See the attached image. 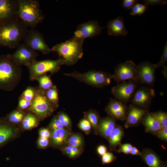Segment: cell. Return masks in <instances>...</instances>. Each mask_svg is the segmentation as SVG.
Masks as SVG:
<instances>
[{
  "instance_id": "cell-44",
  "label": "cell",
  "mask_w": 167,
  "mask_h": 167,
  "mask_svg": "<svg viewBox=\"0 0 167 167\" xmlns=\"http://www.w3.org/2000/svg\"><path fill=\"white\" fill-rule=\"evenodd\" d=\"M38 144L41 148H45L49 144L48 139L40 137L38 140Z\"/></svg>"
},
{
  "instance_id": "cell-36",
  "label": "cell",
  "mask_w": 167,
  "mask_h": 167,
  "mask_svg": "<svg viewBox=\"0 0 167 167\" xmlns=\"http://www.w3.org/2000/svg\"><path fill=\"white\" fill-rule=\"evenodd\" d=\"M32 103V101H27L20 96L19 99L18 109L22 111L28 110Z\"/></svg>"
},
{
  "instance_id": "cell-24",
  "label": "cell",
  "mask_w": 167,
  "mask_h": 167,
  "mask_svg": "<svg viewBox=\"0 0 167 167\" xmlns=\"http://www.w3.org/2000/svg\"><path fill=\"white\" fill-rule=\"evenodd\" d=\"M14 134L11 127L0 123V144L12 137Z\"/></svg>"
},
{
  "instance_id": "cell-1",
  "label": "cell",
  "mask_w": 167,
  "mask_h": 167,
  "mask_svg": "<svg viewBox=\"0 0 167 167\" xmlns=\"http://www.w3.org/2000/svg\"><path fill=\"white\" fill-rule=\"evenodd\" d=\"M28 31V27L18 18L0 23V46L10 49L17 47Z\"/></svg>"
},
{
  "instance_id": "cell-50",
  "label": "cell",
  "mask_w": 167,
  "mask_h": 167,
  "mask_svg": "<svg viewBox=\"0 0 167 167\" xmlns=\"http://www.w3.org/2000/svg\"><path fill=\"white\" fill-rule=\"evenodd\" d=\"M163 69L162 70V73L165 78L167 79V66H165L163 67Z\"/></svg>"
},
{
  "instance_id": "cell-19",
  "label": "cell",
  "mask_w": 167,
  "mask_h": 167,
  "mask_svg": "<svg viewBox=\"0 0 167 167\" xmlns=\"http://www.w3.org/2000/svg\"><path fill=\"white\" fill-rule=\"evenodd\" d=\"M115 119L111 116L101 119L99 122L98 128L101 134L105 138L109 137L115 127Z\"/></svg>"
},
{
  "instance_id": "cell-42",
  "label": "cell",
  "mask_w": 167,
  "mask_h": 167,
  "mask_svg": "<svg viewBox=\"0 0 167 167\" xmlns=\"http://www.w3.org/2000/svg\"><path fill=\"white\" fill-rule=\"evenodd\" d=\"M132 146L129 143L121 145L119 152H122L126 154L130 153Z\"/></svg>"
},
{
  "instance_id": "cell-41",
  "label": "cell",
  "mask_w": 167,
  "mask_h": 167,
  "mask_svg": "<svg viewBox=\"0 0 167 167\" xmlns=\"http://www.w3.org/2000/svg\"><path fill=\"white\" fill-rule=\"evenodd\" d=\"M143 2L145 4L152 6H156L159 4L164 5L167 3V0H144Z\"/></svg>"
},
{
  "instance_id": "cell-3",
  "label": "cell",
  "mask_w": 167,
  "mask_h": 167,
  "mask_svg": "<svg viewBox=\"0 0 167 167\" xmlns=\"http://www.w3.org/2000/svg\"><path fill=\"white\" fill-rule=\"evenodd\" d=\"M18 18L27 27L35 28L45 17L37 0H17Z\"/></svg>"
},
{
  "instance_id": "cell-30",
  "label": "cell",
  "mask_w": 167,
  "mask_h": 167,
  "mask_svg": "<svg viewBox=\"0 0 167 167\" xmlns=\"http://www.w3.org/2000/svg\"><path fill=\"white\" fill-rule=\"evenodd\" d=\"M63 151L69 157L73 158L78 155L81 150L79 148L69 145L64 148Z\"/></svg>"
},
{
  "instance_id": "cell-4",
  "label": "cell",
  "mask_w": 167,
  "mask_h": 167,
  "mask_svg": "<svg viewBox=\"0 0 167 167\" xmlns=\"http://www.w3.org/2000/svg\"><path fill=\"white\" fill-rule=\"evenodd\" d=\"M84 40L73 37L64 42L57 44L51 49L64 60V65L72 66L82 57Z\"/></svg>"
},
{
  "instance_id": "cell-16",
  "label": "cell",
  "mask_w": 167,
  "mask_h": 167,
  "mask_svg": "<svg viewBox=\"0 0 167 167\" xmlns=\"http://www.w3.org/2000/svg\"><path fill=\"white\" fill-rule=\"evenodd\" d=\"M126 104L116 99L111 98L106 108V111L114 119H124L127 114Z\"/></svg>"
},
{
  "instance_id": "cell-23",
  "label": "cell",
  "mask_w": 167,
  "mask_h": 167,
  "mask_svg": "<svg viewBox=\"0 0 167 167\" xmlns=\"http://www.w3.org/2000/svg\"><path fill=\"white\" fill-rule=\"evenodd\" d=\"M123 134V131L120 127H115L109 137L110 145L112 146L118 145L120 143Z\"/></svg>"
},
{
  "instance_id": "cell-38",
  "label": "cell",
  "mask_w": 167,
  "mask_h": 167,
  "mask_svg": "<svg viewBox=\"0 0 167 167\" xmlns=\"http://www.w3.org/2000/svg\"><path fill=\"white\" fill-rule=\"evenodd\" d=\"M167 61V43L164 47L162 55L159 62L156 64L157 68L165 66V64Z\"/></svg>"
},
{
  "instance_id": "cell-43",
  "label": "cell",
  "mask_w": 167,
  "mask_h": 167,
  "mask_svg": "<svg viewBox=\"0 0 167 167\" xmlns=\"http://www.w3.org/2000/svg\"><path fill=\"white\" fill-rule=\"evenodd\" d=\"M157 132V136L159 138L163 140L167 141V127L162 128Z\"/></svg>"
},
{
  "instance_id": "cell-45",
  "label": "cell",
  "mask_w": 167,
  "mask_h": 167,
  "mask_svg": "<svg viewBox=\"0 0 167 167\" xmlns=\"http://www.w3.org/2000/svg\"><path fill=\"white\" fill-rule=\"evenodd\" d=\"M39 135L41 137L48 139L51 136L49 131L46 128L41 129L39 131Z\"/></svg>"
},
{
  "instance_id": "cell-2",
  "label": "cell",
  "mask_w": 167,
  "mask_h": 167,
  "mask_svg": "<svg viewBox=\"0 0 167 167\" xmlns=\"http://www.w3.org/2000/svg\"><path fill=\"white\" fill-rule=\"evenodd\" d=\"M21 66L11 58L10 54L0 55V89L13 90L21 80Z\"/></svg>"
},
{
  "instance_id": "cell-31",
  "label": "cell",
  "mask_w": 167,
  "mask_h": 167,
  "mask_svg": "<svg viewBox=\"0 0 167 167\" xmlns=\"http://www.w3.org/2000/svg\"><path fill=\"white\" fill-rule=\"evenodd\" d=\"M67 141L69 145L78 148L81 147L83 143L82 138L78 134H74L71 136Z\"/></svg>"
},
{
  "instance_id": "cell-20",
  "label": "cell",
  "mask_w": 167,
  "mask_h": 167,
  "mask_svg": "<svg viewBox=\"0 0 167 167\" xmlns=\"http://www.w3.org/2000/svg\"><path fill=\"white\" fill-rule=\"evenodd\" d=\"M142 120L144 125L149 131L158 132L162 128L160 122L153 113L147 112Z\"/></svg>"
},
{
  "instance_id": "cell-25",
  "label": "cell",
  "mask_w": 167,
  "mask_h": 167,
  "mask_svg": "<svg viewBox=\"0 0 167 167\" xmlns=\"http://www.w3.org/2000/svg\"><path fill=\"white\" fill-rule=\"evenodd\" d=\"M39 83V87L44 91L47 90L54 85L53 83L50 75L47 74L43 75L36 79Z\"/></svg>"
},
{
  "instance_id": "cell-11",
  "label": "cell",
  "mask_w": 167,
  "mask_h": 167,
  "mask_svg": "<svg viewBox=\"0 0 167 167\" xmlns=\"http://www.w3.org/2000/svg\"><path fill=\"white\" fill-rule=\"evenodd\" d=\"M136 67L131 60H127L120 63L116 67L112 78L117 83L129 80H133L138 83L136 77Z\"/></svg>"
},
{
  "instance_id": "cell-40",
  "label": "cell",
  "mask_w": 167,
  "mask_h": 167,
  "mask_svg": "<svg viewBox=\"0 0 167 167\" xmlns=\"http://www.w3.org/2000/svg\"><path fill=\"white\" fill-rule=\"evenodd\" d=\"M114 159V156L112 153L106 152L102 156V161L103 164H108L112 162Z\"/></svg>"
},
{
  "instance_id": "cell-21",
  "label": "cell",
  "mask_w": 167,
  "mask_h": 167,
  "mask_svg": "<svg viewBox=\"0 0 167 167\" xmlns=\"http://www.w3.org/2000/svg\"><path fill=\"white\" fill-rule=\"evenodd\" d=\"M69 133L65 129L52 131L51 136L53 143L56 145L63 144L67 140Z\"/></svg>"
},
{
  "instance_id": "cell-17",
  "label": "cell",
  "mask_w": 167,
  "mask_h": 167,
  "mask_svg": "<svg viewBox=\"0 0 167 167\" xmlns=\"http://www.w3.org/2000/svg\"><path fill=\"white\" fill-rule=\"evenodd\" d=\"M106 28L108 34L109 35L124 36L128 33L125 27L124 18L120 16L110 20Z\"/></svg>"
},
{
  "instance_id": "cell-5",
  "label": "cell",
  "mask_w": 167,
  "mask_h": 167,
  "mask_svg": "<svg viewBox=\"0 0 167 167\" xmlns=\"http://www.w3.org/2000/svg\"><path fill=\"white\" fill-rule=\"evenodd\" d=\"M93 87L100 88L109 85L111 83L112 75L102 71L90 70L85 73L74 71L70 73H64Z\"/></svg>"
},
{
  "instance_id": "cell-10",
  "label": "cell",
  "mask_w": 167,
  "mask_h": 167,
  "mask_svg": "<svg viewBox=\"0 0 167 167\" xmlns=\"http://www.w3.org/2000/svg\"><path fill=\"white\" fill-rule=\"evenodd\" d=\"M136 66V77L139 84L153 87L155 79V71L157 68L156 64L146 61L142 62Z\"/></svg>"
},
{
  "instance_id": "cell-32",
  "label": "cell",
  "mask_w": 167,
  "mask_h": 167,
  "mask_svg": "<svg viewBox=\"0 0 167 167\" xmlns=\"http://www.w3.org/2000/svg\"><path fill=\"white\" fill-rule=\"evenodd\" d=\"M35 94V88L28 86L23 92L20 96L27 101H32Z\"/></svg>"
},
{
  "instance_id": "cell-28",
  "label": "cell",
  "mask_w": 167,
  "mask_h": 167,
  "mask_svg": "<svg viewBox=\"0 0 167 167\" xmlns=\"http://www.w3.org/2000/svg\"><path fill=\"white\" fill-rule=\"evenodd\" d=\"M25 114L24 112L19 109L15 110L7 116V119L13 123H18L22 122Z\"/></svg>"
},
{
  "instance_id": "cell-22",
  "label": "cell",
  "mask_w": 167,
  "mask_h": 167,
  "mask_svg": "<svg viewBox=\"0 0 167 167\" xmlns=\"http://www.w3.org/2000/svg\"><path fill=\"white\" fill-rule=\"evenodd\" d=\"M39 120L32 112L28 113L25 115L22 122L23 127L26 130L31 129L38 125Z\"/></svg>"
},
{
  "instance_id": "cell-15",
  "label": "cell",
  "mask_w": 167,
  "mask_h": 167,
  "mask_svg": "<svg viewBox=\"0 0 167 167\" xmlns=\"http://www.w3.org/2000/svg\"><path fill=\"white\" fill-rule=\"evenodd\" d=\"M17 0H0V23L18 18Z\"/></svg>"
},
{
  "instance_id": "cell-14",
  "label": "cell",
  "mask_w": 167,
  "mask_h": 167,
  "mask_svg": "<svg viewBox=\"0 0 167 167\" xmlns=\"http://www.w3.org/2000/svg\"><path fill=\"white\" fill-rule=\"evenodd\" d=\"M103 27L96 20H90L80 24L74 32V36L84 40L99 35L102 32Z\"/></svg>"
},
{
  "instance_id": "cell-12",
  "label": "cell",
  "mask_w": 167,
  "mask_h": 167,
  "mask_svg": "<svg viewBox=\"0 0 167 167\" xmlns=\"http://www.w3.org/2000/svg\"><path fill=\"white\" fill-rule=\"evenodd\" d=\"M10 55L12 59L17 64L21 66L23 65L27 66L36 60L39 54L38 52L23 42L20 44L17 47L15 51Z\"/></svg>"
},
{
  "instance_id": "cell-39",
  "label": "cell",
  "mask_w": 167,
  "mask_h": 167,
  "mask_svg": "<svg viewBox=\"0 0 167 167\" xmlns=\"http://www.w3.org/2000/svg\"><path fill=\"white\" fill-rule=\"evenodd\" d=\"M138 1L137 0H124L122 3V7L126 9H131L132 7L138 3Z\"/></svg>"
},
{
  "instance_id": "cell-34",
  "label": "cell",
  "mask_w": 167,
  "mask_h": 167,
  "mask_svg": "<svg viewBox=\"0 0 167 167\" xmlns=\"http://www.w3.org/2000/svg\"><path fill=\"white\" fill-rule=\"evenodd\" d=\"M58 118L64 127L70 128L71 126V122L69 117L65 113L60 112L57 116Z\"/></svg>"
},
{
  "instance_id": "cell-29",
  "label": "cell",
  "mask_w": 167,
  "mask_h": 167,
  "mask_svg": "<svg viewBox=\"0 0 167 167\" xmlns=\"http://www.w3.org/2000/svg\"><path fill=\"white\" fill-rule=\"evenodd\" d=\"M85 117L91 123V126L94 129L98 127L99 122L98 114L95 111L90 110L84 113Z\"/></svg>"
},
{
  "instance_id": "cell-9",
  "label": "cell",
  "mask_w": 167,
  "mask_h": 167,
  "mask_svg": "<svg viewBox=\"0 0 167 167\" xmlns=\"http://www.w3.org/2000/svg\"><path fill=\"white\" fill-rule=\"evenodd\" d=\"M23 41L28 46L37 52H40L44 54L52 52L45 42L43 35L35 28L28 30Z\"/></svg>"
},
{
  "instance_id": "cell-18",
  "label": "cell",
  "mask_w": 167,
  "mask_h": 167,
  "mask_svg": "<svg viewBox=\"0 0 167 167\" xmlns=\"http://www.w3.org/2000/svg\"><path fill=\"white\" fill-rule=\"evenodd\" d=\"M147 112L146 110L132 104L130 105L126 114V124L133 125L138 123L143 119Z\"/></svg>"
},
{
  "instance_id": "cell-13",
  "label": "cell",
  "mask_w": 167,
  "mask_h": 167,
  "mask_svg": "<svg viewBox=\"0 0 167 167\" xmlns=\"http://www.w3.org/2000/svg\"><path fill=\"white\" fill-rule=\"evenodd\" d=\"M155 96L154 89L146 86L137 88L131 102L132 104L143 109L150 105Z\"/></svg>"
},
{
  "instance_id": "cell-26",
  "label": "cell",
  "mask_w": 167,
  "mask_h": 167,
  "mask_svg": "<svg viewBox=\"0 0 167 167\" xmlns=\"http://www.w3.org/2000/svg\"><path fill=\"white\" fill-rule=\"evenodd\" d=\"M44 91L48 99L58 108V106L59 98L58 90L56 86L54 85L50 89Z\"/></svg>"
},
{
  "instance_id": "cell-27",
  "label": "cell",
  "mask_w": 167,
  "mask_h": 167,
  "mask_svg": "<svg viewBox=\"0 0 167 167\" xmlns=\"http://www.w3.org/2000/svg\"><path fill=\"white\" fill-rule=\"evenodd\" d=\"M143 157L150 167H161L160 161L155 154L148 152L144 154Z\"/></svg>"
},
{
  "instance_id": "cell-35",
  "label": "cell",
  "mask_w": 167,
  "mask_h": 167,
  "mask_svg": "<svg viewBox=\"0 0 167 167\" xmlns=\"http://www.w3.org/2000/svg\"><path fill=\"white\" fill-rule=\"evenodd\" d=\"M49 127L52 131L64 129L65 127L59 120L57 116L53 118L49 124Z\"/></svg>"
},
{
  "instance_id": "cell-47",
  "label": "cell",
  "mask_w": 167,
  "mask_h": 167,
  "mask_svg": "<svg viewBox=\"0 0 167 167\" xmlns=\"http://www.w3.org/2000/svg\"><path fill=\"white\" fill-rule=\"evenodd\" d=\"M131 10V11L129 13L130 15L135 16L137 15H142L136 4L132 7Z\"/></svg>"
},
{
  "instance_id": "cell-8",
  "label": "cell",
  "mask_w": 167,
  "mask_h": 167,
  "mask_svg": "<svg viewBox=\"0 0 167 167\" xmlns=\"http://www.w3.org/2000/svg\"><path fill=\"white\" fill-rule=\"evenodd\" d=\"M138 85L133 80L124 81L113 87L111 92L116 99L126 104L131 101Z\"/></svg>"
},
{
  "instance_id": "cell-6",
  "label": "cell",
  "mask_w": 167,
  "mask_h": 167,
  "mask_svg": "<svg viewBox=\"0 0 167 167\" xmlns=\"http://www.w3.org/2000/svg\"><path fill=\"white\" fill-rule=\"evenodd\" d=\"M35 88V96L28 110L43 120L51 116L57 107L48 99L44 90L39 86Z\"/></svg>"
},
{
  "instance_id": "cell-49",
  "label": "cell",
  "mask_w": 167,
  "mask_h": 167,
  "mask_svg": "<svg viewBox=\"0 0 167 167\" xmlns=\"http://www.w3.org/2000/svg\"><path fill=\"white\" fill-rule=\"evenodd\" d=\"M130 154L133 155H141V153L135 147H132L130 152Z\"/></svg>"
},
{
  "instance_id": "cell-7",
  "label": "cell",
  "mask_w": 167,
  "mask_h": 167,
  "mask_svg": "<svg viewBox=\"0 0 167 167\" xmlns=\"http://www.w3.org/2000/svg\"><path fill=\"white\" fill-rule=\"evenodd\" d=\"M64 65V60L59 57L56 60L49 59L42 61L36 60L27 66L31 81L36 80L38 77L49 72L51 75L58 72L61 66Z\"/></svg>"
},
{
  "instance_id": "cell-46",
  "label": "cell",
  "mask_w": 167,
  "mask_h": 167,
  "mask_svg": "<svg viewBox=\"0 0 167 167\" xmlns=\"http://www.w3.org/2000/svg\"><path fill=\"white\" fill-rule=\"evenodd\" d=\"M136 5L142 14L147 10L148 6V5L145 3H137L136 4Z\"/></svg>"
},
{
  "instance_id": "cell-33",
  "label": "cell",
  "mask_w": 167,
  "mask_h": 167,
  "mask_svg": "<svg viewBox=\"0 0 167 167\" xmlns=\"http://www.w3.org/2000/svg\"><path fill=\"white\" fill-rule=\"evenodd\" d=\"M153 114L160 122L162 128L167 127V114L166 112L158 111Z\"/></svg>"
},
{
  "instance_id": "cell-37",
  "label": "cell",
  "mask_w": 167,
  "mask_h": 167,
  "mask_svg": "<svg viewBox=\"0 0 167 167\" xmlns=\"http://www.w3.org/2000/svg\"><path fill=\"white\" fill-rule=\"evenodd\" d=\"M78 126L83 131L86 133H88L91 129V125L87 119L84 118L80 121Z\"/></svg>"
},
{
  "instance_id": "cell-48",
  "label": "cell",
  "mask_w": 167,
  "mask_h": 167,
  "mask_svg": "<svg viewBox=\"0 0 167 167\" xmlns=\"http://www.w3.org/2000/svg\"><path fill=\"white\" fill-rule=\"evenodd\" d=\"M97 151L98 154L101 156H103L107 152V148L104 145H100L97 148Z\"/></svg>"
}]
</instances>
